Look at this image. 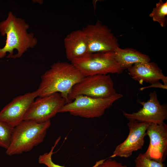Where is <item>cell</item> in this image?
Masks as SVG:
<instances>
[{"instance_id": "cell-21", "label": "cell", "mask_w": 167, "mask_h": 167, "mask_svg": "<svg viewBox=\"0 0 167 167\" xmlns=\"http://www.w3.org/2000/svg\"><path fill=\"white\" fill-rule=\"evenodd\" d=\"M150 88H159L163 89H167V85H165L164 84H162L159 81H158L155 83L151 84L149 86L141 88L139 89L140 91H143L144 89Z\"/></svg>"}, {"instance_id": "cell-10", "label": "cell", "mask_w": 167, "mask_h": 167, "mask_svg": "<svg viewBox=\"0 0 167 167\" xmlns=\"http://www.w3.org/2000/svg\"><path fill=\"white\" fill-rule=\"evenodd\" d=\"M150 123L129 120L127 123L129 133L126 139L115 148L109 157H119L127 158L132 156L134 152L142 148L144 143L147 128Z\"/></svg>"}, {"instance_id": "cell-16", "label": "cell", "mask_w": 167, "mask_h": 167, "mask_svg": "<svg viewBox=\"0 0 167 167\" xmlns=\"http://www.w3.org/2000/svg\"><path fill=\"white\" fill-rule=\"evenodd\" d=\"M167 15V2L160 0L156 4L149 16L153 21L158 23L162 27H165Z\"/></svg>"}, {"instance_id": "cell-8", "label": "cell", "mask_w": 167, "mask_h": 167, "mask_svg": "<svg viewBox=\"0 0 167 167\" xmlns=\"http://www.w3.org/2000/svg\"><path fill=\"white\" fill-rule=\"evenodd\" d=\"M35 99L26 112L24 120L38 123L50 120L66 103V100L59 93H55Z\"/></svg>"}, {"instance_id": "cell-11", "label": "cell", "mask_w": 167, "mask_h": 167, "mask_svg": "<svg viewBox=\"0 0 167 167\" xmlns=\"http://www.w3.org/2000/svg\"><path fill=\"white\" fill-rule=\"evenodd\" d=\"M38 96L37 89L14 98L0 111V120L14 128L24 120L30 105Z\"/></svg>"}, {"instance_id": "cell-7", "label": "cell", "mask_w": 167, "mask_h": 167, "mask_svg": "<svg viewBox=\"0 0 167 167\" xmlns=\"http://www.w3.org/2000/svg\"><path fill=\"white\" fill-rule=\"evenodd\" d=\"M82 30L87 41L88 53L114 51L119 47L116 37L100 21L94 24L87 25Z\"/></svg>"}, {"instance_id": "cell-1", "label": "cell", "mask_w": 167, "mask_h": 167, "mask_svg": "<svg viewBox=\"0 0 167 167\" xmlns=\"http://www.w3.org/2000/svg\"><path fill=\"white\" fill-rule=\"evenodd\" d=\"M29 25L24 19L18 18L9 12L6 19L0 22V32L6 36L5 45L0 48V58L6 56L15 59L21 57L29 48H33L37 43V39L33 32L28 33Z\"/></svg>"}, {"instance_id": "cell-19", "label": "cell", "mask_w": 167, "mask_h": 167, "mask_svg": "<svg viewBox=\"0 0 167 167\" xmlns=\"http://www.w3.org/2000/svg\"><path fill=\"white\" fill-rule=\"evenodd\" d=\"M60 139V137L57 139L54 145L52 147L49 152H46L39 156L38 162L39 164H44L47 167H65L64 166L60 165L54 163L52 158L54 149Z\"/></svg>"}, {"instance_id": "cell-20", "label": "cell", "mask_w": 167, "mask_h": 167, "mask_svg": "<svg viewBox=\"0 0 167 167\" xmlns=\"http://www.w3.org/2000/svg\"><path fill=\"white\" fill-rule=\"evenodd\" d=\"M92 167H127L122 163L118 162L109 157L107 159L101 160L96 162Z\"/></svg>"}, {"instance_id": "cell-5", "label": "cell", "mask_w": 167, "mask_h": 167, "mask_svg": "<svg viewBox=\"0 0 167 167\" xmlns=\"http://www.w3.org/2000/svg\"><path fill=\"white\" fill-rule=\"evenodd\" d=\"M71 63L84 77L109 73L119 74L123 70L115 59L114 51L87 54Z\"/></svg>"}, {"instance_id": "cell-4", "label": "cell", "mask_w": 167, "mask_h": 167, "mask_svg": "<svg viewBox=\"0 0 167 167\" xmlns=\"http://www.w3.org/2000/svg\"><path fill=\"white\" fill-rule=\"evenodd\" d=\"M123 96L122 94L117 93L103 98L78 96L65 104L59 113H69L73 116L86 118H98L102 116L115 101Z\"/></svg>"}, {"instance_id": "cell-17", "label": "cell", "mask_w": 167, "mask_h": 167, "mask_svg": "<svg viewBox=\"0 0 167 167\" xmlns=\"http://www.w3.org/2000/svg\"><path fill=\"white\" fill-rule=\"evenodd\" d=\"M14 128L0 120V146L7 149L10 144Z\"/></svg>"}, {"instance_id": "cell-2", "label": "cell", "mask_w": 167, "mask_h": 167, "mask_svg": "<svg viewBox=\"0 0 167 167\" xmlns=\"http://www.w3.org/2000/svg\"><path fill=\"white\" fill-rule=\"evenodd\" d=\"M84 76L71 63L58 61L54 63L41 76L37 90L39 97L59 93L69 102L68 96L73 86Z\"/></svg>"}, {"instance_id": "cell-12", "label": "cell", "mask_w": 167, "mask_h": 167, "mask_svg": "<svg viewBox=\"0 0 167 167\" xmlns=\"http://www.w3.org/2000/svg\"><path fill=\"white\" fill-rule=\"evenodd\" d=\"M150 139L149 146L143 153L147 158L163 163L167 155V125L150 123L146 132Z\"/></svg>"}, {"instance_id": "cell-14", "label": "cell", "mask_w": 167, "mask_h": 167, "mask_svg": "<svg viewBox=\"0 0 167 167\" xmlns=\"http://www.w3.org/2000/svg\"><path fill=\"white\" fill-rule=\"evenodd\" d=\"M66 56L71 62L88 53V45L86 36L82 30L73 31L64 40Z\"/></svg>"}, {"instance_id": "cell-9", "label": "cell", "mask_w": 167, "mask_h": 167, "mask_svg": "<svg viewBox=\"0 0 167 167\" xmlns=\"http://www.w3.org/2000/svg\"><path fill=\"white\" fill-rule=\"evenodd\" d=\"M149 99L146 102L140 101L143 107L137 112L128 113L122 111L123 116L129 120H135L149 123L161 124L167 118V106L161 104L156 92L149 94Z\"/></svg>"}, {"instance_id": "cell-13", "label": "cell", "mask_w": 167, "mask_h": 167, "mask_svg": "<svg viewBox=\"0 0 167 167\" xmlns=\"http://www.w3.org/2000/svg\"><path fill=\"white\" fill-rule=\"evenodd\" d=\"M127 69L130 76L140 84L144 82L151 84L161 80L164 84L167 85V77L154 62L137 63Z\"/></svg>"}, {"instance_id": "cell-3", "label": "cell", "mask_w": 167, "mask_h": 167, "mask_svg": "<svg viewBox=\"0 0 167 167\" xmlns=\"http://www.w3.org/2000/svg\"><path fill=\"white\" fill-rule=\"evenodd\" d=\"M51 124L50 120L40 123L23 120L13 128L6 154L11 156L31 150L43 141Z\"/></svg>"}, {"instance_id": "cell-15", "label": "cell", "mask_w": 167, "mask_h": 167, "mask_svg": "<svg viewBox=\"0 0 167 167\" xmlns=\"http://www.w3.org/2000/svg\"><path fill=\"white\" fill-rule=\"evenodd\" d=\"M114 52L116 60L123 70L128 69L135 63L150 61L148 55L131 48L123 49L118 47Z\"/></svg>"}, {"instance_id": "cell-18", "label": "cell", "mask_w": 167, "mask_h": 167, "mask_svg": "<svg viewBox=\"0 0 167 167\" xmlns=\"http://www.w3.org/2000/svg\"><path fill=\"white\" fill-rule=\"evenodd\" d=\"M135 167H165L163 163L159 162L146 157L140 153L135 160Z\"/></svg>"}, {"instance_id": "cell-6", "label": "cell", "mask_w": 167, "mask_h": 167, "mask_svg": "<svg viewBox=\"0 0 167 167\" xmlns=\"http://www.w3.org/2000/svg\"><path fill=\"white\" fill-rule=\"evenodd\" d=\"M117 93L114 83L109 74L84 76L72 87L68 96L69 102L77 96H84L96 98L110 97Z\"/></svg>"}]
</instances>
